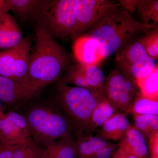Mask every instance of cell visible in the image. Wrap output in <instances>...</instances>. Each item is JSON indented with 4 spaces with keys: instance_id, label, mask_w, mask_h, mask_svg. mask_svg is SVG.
Here are the masks:
<instances>
[{
    "instance_id": "6da1fadb",
    "label": "cell",
    "mask_w": 158,
    "mask_h": 158,
    "mask_svg": "<svg viewBox=\"0 0 158 158\" xmlns=\"http://www.w3.org/2000/svg\"><path fill=\"white\" fill-rule=\"evenodd\" d=\"M68 52L42 26L36 24L28 62L29 83L40 90L61 80L72 65Z\"/></svg>"
},
{
    "instance_id": "7a4b0ae2",
    "label": "cell",
    "mask_w": 158,
    "mask_h": 158,
    "mask_svg": "<svg viewBox=\"0 0 158 158\" xmlns=\"http://www.w3.org/2000/svg\"><path fill=\"white\" fill-rule=\"evenodd\" d=\"M158 27L140 23L121 7L107 15L84 34L101 44L107 59L135 41L139 34H146Z\"/></svg>"
},
{
    "instance_id": "3957f363",
    "label": "cell",
    "mask_w": 158,
    "mask_h": 158,
    "mask_svg": "<svg viewBox=\"0 0 158 158\" xmlns=\"http://www.w3.org/2000/svg\"><path fill=\"white\" fill-rule=\"evenodd\" d=\"M50 99L68 117L74 128L75 138L85 134L92 112L106 97L104 88L90 90L59 81L54 84Z\"/></svg>"
},
{
    "instance_id": "277c9868",
    "label": "cell",
    "mask_w": 158,
    "mask_h": 158,
    "mask_svg": "<svg viewBox=\"0 0 158 158\" xmlns=\"http://www.w3.org/2000/svg\"><path fill=\"white\" fill-rule=\"evenodd\" d=\"M34 142L44 148L60 138L73 135L68 117L50 99L28 106L24 114Z\"/></svg>"
},
{
    "instance_id": "5b68a950",
    "label": "cell",
    "mask_w": 158,
    "mask_h": 158,
    "mask_svg": "<svg viewBox=\"0 0 158 158\" xmlns=\"http://www.w3.org/2000/svg\"><path fill=\"white\" fill-rule=\"evenodd\" d=\"M75 0L41 1L33 19L54 38L73 39L76 28Z\"/></svg>"
},
{
    "instance_id": "8992f818",
    "label": "cell",
    "mask_w": 158,
    "mask_h": 158,
    "mask_svg": "<svg viewBox=\"0 0 158 158\" xmlns=\"http://www.w3.org/2000/svg\"><path fill=\"white\" fill-rule=\"evenodd\" d=\"M115 62L117 70L135 81L158 66L157 61L146 53L138 40L116 54Z\"/></svg>"
},
{
    "instance_id": "52a82bcc",
    "label": "cell",
    "mask_w": 158,
    "mask_h": 158,
    "mask_svg": "<svg viewBox=\"0 0 158 158\" xmlns=\"http://www.w3.org/2000/svg\"><path fill=\"white\" fill-rule=\"evenodd\" d=\"M32 47V40L27 37L17 45L0 51V75L19 83L31 85L28 67Z\"/></svg>"
},
{
    "instance_id": "ba28073f",
    "label": "cell",
    "mask_w": 158,
    "mask_h": 158,
    "mask_svg": "<svg viewBox=\"0 0 158 158\" xmlns=\"http://www.w3.org/2000/svg\"><path fill=\"white\" fill-rule=\"evenodd\" d=\"M104 92L114 107L127 114L131 113L139 90L135 81L115 69L106 77Z\"/></svg>"
},
{
    "instance_id": "9c48e42d",
    "label": "cell",
    "mask_w": 158,
    "mask_h": 158,
    "mask_svg": "<svg viewBox=\"0 0 158 158\" xmlns=\"http://www.w3.org/2000/svg\"><path fill=\"white\" fill-rule=\"evenodd\" d=\"M120 7L119 3H113L108 0H75L77 25L73 40L85 34L107 15Z\"/></svg>"
},
{
    "instance_id": "30bf717a",
    "label": "cell",
    "mask_w": 158,
    "mask_h": 158,
    "mask_svg": "<svg viewBox=\"0 0 158 158\" xmlns=\"http://www.w3.org/2000/svg\"><path fill=\"white\" fill-rule=\"evenodd\" d=\"M106 77L101 65H72L60 81L67 85L90 90L104 88Z\"/></svg>"
},
{
    "instance_id": "8fae6325",
    "label": "cell",
    "mask_w": 158,
    "mask_h": 158,
    "mask_svg": "<svg viewBox=\"0 0 158 158\" xmlns=\"http://www.w3.org/2000/svg\"><path fill=\"white\" fill-rule=\"evenodd\" d=\"M31 138L25 117L18 112L0 113V140L10 145H17Z\"/></svg>"
},
{
    "instance_id": "7c38bea8",
    "label": "cell",
    "mask_w": 158,
    "mask_h": 158,
    "mask_svg": "<svg viewBox=\"0 0 158 158\" xmlns=\"http://www.w3.org/2000/svg\"><path fill=\"white\" fill-rule=\"evenodd\" d=\"M73 51L75 59L81 65H101L106 59L102 45L86 34H82L74 40Z\"/></svg>"
},
{
    "instance_id": "4fadbf2b",
    "label": "cell",
    "mask_w": 158,
    "mask_h": 158,
    "mask_svg": "<svg viewBox=\"0 0 158 158\" xmlns=\"http://www.w3.org/2000/svg\"><path fill=\"white\" fill-rule=\"evenodd\" d=\"M31 85L24 84L0 75V102L13 106L30 100L39 90Z\"/></svg>"
},
{
    "instance_id": "5bb4252c",
    "label": "cell",
    "mask_w": 158,
    "mask_h": 158,
    "mask_svg": "<svg viewBox=\"0 0 158 158\" xmlns=\"http://www.w3.org/2000/svg\"><path fill=\"white\" fill-rule=\"evenodd\" d=\"M131 126L126 114L117 111L97 130L96 136L107 141H119Z\"/></svg>"
},
{
    "instance_id": "9a60e30c",
    "label": "cell",
    "mask_w": 158,
    "mask_h": 158,
    "mask_svg": "<svg viewBox=\"0 0 158 158\" xmlns=\"http://www.w3.org/2000/svg\"><path fill=\"white\" fill-rule=\"evenodd\" d=\"M23 39L15 18L8 13L0 14V49L11 48Z\"/></svg>"
},
{
    "instance_id": "2e32d148",
    "label": "cell",
    "mask_w": 158,
    "mask_h": 158,
    "mask_svg": "<svg viewBox=\"0 0 158 158\" xmlns=\"http://www.w3.org/2000/svg\"><path fill=\"white\" fill-rule=\"evenodd\" d=\"M118 149L137 158H149L147 142L141 133L132 125L127 131L118 144Z\"/></svg>"
},
{
    "instance_id": "e0dca14e",
    "label": "cell",
    "mask_w": 158,
    "mask_h": 158,
    "mask_svg": "<svg viewBox=\"0 0 158 158\" xmlns=\"http://www.w3.org/2000/svg\"><path fill=\"white\" fill-rule=\"evenodd\" d=\"M111 142L92 135L79 136L76 138V158H93Z\"/></svg>"
},
{
    "instance_id": "ac0fdd59",
    "label": "cell",
    "mask_w": 158,
    "mask_h": 158,
    "mask_svg": "<svg viewBox=\"0 0 158 158\" xmlns=\"http://www.w3.org/2000/svg\"><path fill=\"white\" fill-rule=\"evenodd\" d=\"M117 111L106 96L102 99L92 112L84 135H91L96 131Z\"/></svg>"
},
{
    "instance_id": "d6986e66",
    "label": "cell",
    "mask_w": 158,
    "mask_h": 158,
    "mask_svg": "<svg viewBox=\"0 0 158 158\" xmlns=\"http://www.w3.org/2000/svg\"><path fill=\"white\" fill-rule=\"evenodd\" d=\"M75 143L73 135L60 138L44 148V158H76Z\"/></svg>"
},
{
    "instance_id": "ffe728a7",
    "label": "cell",
    "mask_w": 158,
    "mask_h": 158,
    "mask_svg": "<svg viewBox=\"0 0 158 158\" xmlns=\"http://www.w3.org/2000/svg\"><path fill=\"white\" fill-rule=\"evenodd\" d=\"M136 11L140 23L158 25V0H139Z\"/></svg>"
},
{
    "instance_id": "44dd1931",
    "label": "cell",
    "mask_w": 158,
    "mask_h": 158,
    "mask_svg": "<svg viewBox=\"0 0 158 158\" xmlns=\"http://www.w3.org/2000/svg\"><path fill=\"white\" fill-rule=\"evenodd\" d=\"M134 119L133 126L141 133L147 143L151 136L158 132V115H135Z\"/></svg>"
},
{
    "instance_id": "7402d4cb",
    "label": "cell",
    "mask_w": 158,
    "mask_h": 158,
    "mask_svg": "<svg viewBox=\"0 0 158 158\" xmlns=\"http://www.w3.org/2000/svg\"><path fill=\"white\" fill-rule=\"evenodd\" d=\"M136 82L139 92L142 96L158 100V66L148 76Z\"/></svg>"
},
{
    "instance_id": "603a6c76",
    "label": "cell",
    "mask_w": 158,
    "mask_h": 158,
    "mask_svg": "<svg viewBox=\"0 0 158 158\" xmlns=\"http://www.w3.org/2000/svg\"><path fill=\"white\" fill-rule=\"evenodd\" d=\"M44 147L30 138L15 145L12 158H44Z\"/></svg>"
},
{
    "instance_id": "cb8c5ba5",
    "label": "cell",
    "mask_w": 158,
    "mask_h": 158,
    "mask_svg": "<svg viewBox=\"0 0 158 158\" xmlns=\"http://www.w3.org/2000/svg\"><path fill=\"white\" fill-rule=\"evenodd\" d=\"M131 113L134 116L158 115V100L144 97L138 92L132 105Z\"/></svg>"
},
{
    "instance_id": "d4e9b609",
    "label": "cell",
    "mask_w": 158,
    "mask_h": 158,
    "mask_svg": "<svg viewBox=\"0 0 158 158\" xmlns=\"http://www.w3.org/2000/svg\"><path fill=\"white\" fill-rule=\"evenodd\" d=\"M40 0H11V11L22 19H33Z\"/></svg>"
},
{
    "instance_id": "484cf974",
    "label": "cell",
    "mask_w": 158,
    "mask_h": 158,
    "mask_svg": "<svg viewBox=\"0 0 158 158\" xmlns=\"http://www.w3.org/2000/svg\"><path fill=\"white\" fill-rule=\"evenodd\" d=\"M146 53L152 59H158V27L152 29L138 40Z\"/></svg>"
},
{
    "instance_id": "4316f807",
    "label": "cell",
    "mask_w": 158,
    "mask_h": 158,
    "mask_svg": "<svg viewBox=\"0 0 158 158\" xmlns=\"http://www.w3.org/2000/svg\"><path fill=\"white\" fill-rule=\"evenodd\" d=\"M148 143V151L151 157L158 156V132L151 136Z\"/></svg>"
},
{
    "instance_id": "83f0119b",
    "label": "cell",
    "mask_w": 158,
    "mask_h": 158,
    "mask_svg": "<svg viewBox=\"0 0 158 158\" xmlns=\"http://www.w3.org/2000/svg\"><path fill=\"white\" fill-rule=\"evenodd\" d=\"M15 145H10L0 140V158H12Z\"/></svg>"
},
{
    "instance_id": "f1b7e54d",
    "label": "cell",
    "mask_w": 158,
    "mask_h": 158,
    "mask_svg": "<svg viewBox=\"0 0 158 158\" xmlns=\"http://www.w3.org/2000/svg\"><path fill=\"white\" fill-rule=\"evenodd\" d=\"M139 0H120L118 3L123 9L129 12H135L137 9Z\"/></svg>"
},
{
    "instance_id": "f546056e",
    "label": "cell",
    "mask_w": 158,
    "mask_h": 158,
    "mask_svg": "<svg viewBox=\"0 0 158 158\" xmlns=\"http://www.w3.org/2000/svg\"><path fill=\"white\" fill-rule=\"evenodd\" d=\"M11 8V0H0V14L8 13Z\"/></svg>"
},
{
    "instance_id": "4dcf8cb0",
    "label": "cell",
    "mask_w": 158,
    "mask_h": 158,
    "mask_svg": "<svg viewBox=\"0 0 158 158\" xmlns=\"http://www.w3.org/2000/svg\"><path fill=\"white\" fill-rule=\"evenodd\" d=\"M112 158H137L129 153L118 148L114 153Z\"/></svg>"
},
{
    "instance_id": "1f68e13d",
    "label": "cell",
    "mask_w": 158,
    "mask_h": 158,
    "mask_svg": "<svg viewBox=\"0 0 158 158\" xmlns=\"http://www.w3.org/2000/svg\"><path fill=\"white\" fill-rule=\"evenodd\" d=\"M4 111V108H3L2 104L1 103V102H0V113L1 112H2V111Z\"/></svg>"
},
{
    "instance_id": "d6a6232c",
    "label": "cell",
    "mask_w": 158,
    "mask_h": 158,
    "mask_svg": "<svg viewBox=\"0 0 158 158\" xmlns=\"http://www.w3.org/2000/svg\"><path fill=\"white\" fill-rule=\"evenodd\" d=\"M151 158H158V156L152 157H151Z\"/></svg>"
}]
</instances>
